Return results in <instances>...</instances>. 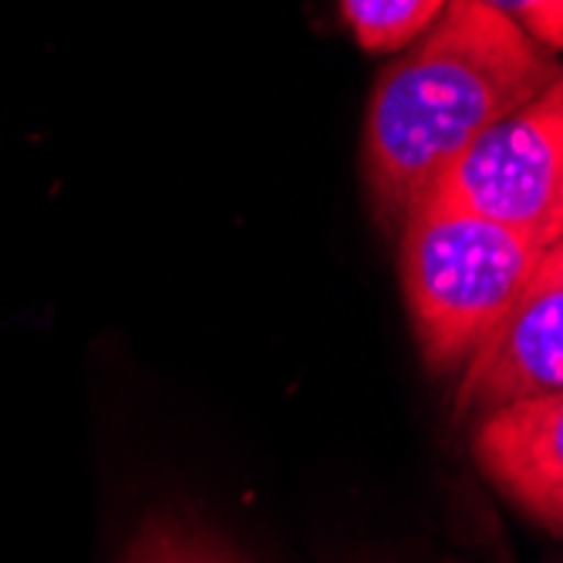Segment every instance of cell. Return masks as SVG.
Returning <instances> with one entry per match:
<instances>
[{
    "instance_id": "6da1fadb",
    "label": "cell",
    "mask_w": 563,
    "mask_h": 563,
    "mask_svg": "<svg viewBox=\"0 0 563 563\" xmlns=\"http://www.w3.org/2000/svg\"><path fill=\"white\" fill-rule=\"evenodd\" d=\"M556 81L550 47L479 0H449L435 27L375 85L365 173L382 217L405 223L483 129Z\"/></svg>"
},
{
    "instance_id": "7a4b0ae2",
    "label": "cell",
    "mask_w": 563,
    "mask_h": 563,
    "mask_svg": "<svg viewBox=\"0 0 563 563\" xmlns=\"http://www.w3.org/2000/svg\"><path fill=\"white\" fill-rule=\"evenodd\" d=\"M401 280L432 368H455L530 284L543 243L470 213L419 207L401 223Z\"/></svg>"
},
{
    "instance_id": "3957f363",
    "label": "cell",
    "mask_w": 563,
    "mask_h": 563,
    "mask_svg": "<svg viewBox=\"0 0 563 563\" xmlns=\"http://www.w3.org/2000/svg\"><path fill=\"white\" fill-rule=\"evenodd\" d=\"M426 202L520 230L543 246L560 243L563 85H550L523 109L483 129L445 166Z\"/></svg>"
},
{
    "instance_id": "277c9868",
    "label": "cell",
    "mask_w": 563,
    "mask_h": 563,
    "mask_svg": "<svg viewBox=\"0 0 563 563\" xmlns=\"http://www.w3.org/2000/svg\"><path fill=\"white\" fill-rule=\"evenodd\" d=\"M560 321H563V250L547 246L543 257L517 297L499 318L486 341L470 354L466 378L459 388V412L486 416L493 408L560 395L563 357H560Z\"/></svg>"
},
{
    "instance_id": "5b68a950",
    "label": "cell",
    "mask_w": 563,
    "mask_h": 563,
    "mask_svg": "<svg viewBox=\"0 0 563 563\" xmlns=\"http://www.w3.org/2000/svg\"><path fill=\"white\" fill-rule=\"evenodd\" d=\"M473 445L486 476L556 533L563 520V395L493 408L479 419Z\"/></svg>"
},
{
    "instance_id": "8992f818",
    "label": "cell",
    "mask_w": 563,
    "mask_h": 563,
    "mask_svg": "<svg viewBox=\"0 0 563 563\" xmlns=\"http://www.w3.org/2000/svg\"><path fill=\"white\" fill-rule=\"evenodd\" d=\"M449 0H341L344 21L365 51H398L439 21Z\"/></svg>"
},
{
    "instance_id": "52a82bcc",
    "label": "cell",
    "mask_w": 563,
    "mask_h": 563,
    "mask_svg": "<svg viewBox=\"0 0 563 563\" xmlns=\"http://www.w3.org/2000/svg\"><path fill=\"white\" fill-rule=\"evenodd\" d=\"M129 563H236L210 537L192 533L179 523L148 527L129 553Z\"/></svg>"
},
{
    "instance_id": "ba28073f",
    "label": "cell",
    "mask_w": 563,
    "mask_h": 563,
    "mask_svg": "<svg viewBox=\"0 0 563 563\" xmlns=\"http://www.w3.org/2000/svg\"><path fill=\"white\" fill-rule=\"evenodd\" d=\"M479 4L514 21L550 51L563 41V0H479Z\"/></svg>"
}]
</instances>
